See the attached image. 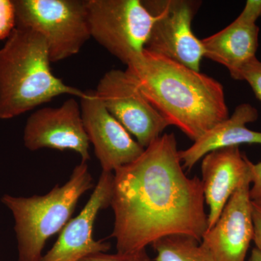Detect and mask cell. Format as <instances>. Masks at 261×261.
Masks as SVG:
<instances>
[{"instance_id": "e0dca14e", "label": "cell", "mask_w": 261, "mask_h": 261, "mask_svg": "<svg viewBox=\"0 0 261 261\" xmlns=\"http://www.w3.org/2000/svg\"><path fill=\"white\" fill-rule=\"evenodd\" d=\"M234 80L247 82L255 97L261 102V61L257 57L252 58L240 68Z\"/></svg>"}, {"instance_id": "2e32d148", "label": "cell", "mask_w": 261, "mask_h": 261, "mask_svg": "<svg viewBox=\"0 0 261 261\" xmlns=\"http://www.w3.org/2000/svg\"><path fill=\"white\" fill-rule=\"evenodd\" d=\"M152 246L155 261H216L200 241L188 235L166 237Z\"/></svg>"}, {"instance_id": "3957f363", "label": "cell", "mask_w": 261, "mask_h": 261, "mask_svg": "<svg viewBox=\"0 0 261 261\" xmlns=\"http://www.w3.org/2000/svg\"><path fill=\"white\" fill-rule=\"evenodd\" d=\"M50 63L40 34L13 31L0 49V119H11L63 94L84 97L85 92L53 74Z\"/></svg>"}, {"instance_id": "9c48e42d", "label": "cell", "mask_w": 261, "mask_h": 261, "mask_svg": "<svg viewBox=\"0 0 261 261\" xmlns=\"http://www.w3.org/2000/svg\"><path fill=\"white\" fill-rule=\"evenodd\" d=\"M24 145L31 151L48 148L72 150L83 162L90 159L89 140L80 105L69 98L60 107L37 110L29 117L23 132Z\"/></svg>"}, {"instance_id": "277c9868", "label": "cell", "mask_w": 261, "mask_h": 261, "mask_svg": "<svg viewBox=\"0 0 261 261\" xmlns=\"http://www.w3.org/2000/svg\"><path fill=\"white\" fill-rule=\"evenodd\" d=\"M87 162L77 165L63 186L56 185L44 195H5L1 202L13 214L18 261H39L44 245L70 221L82 195L94 189Z\"/></svg>"}, {"instance_id": "9a60e30c", "label": "cell", "mask_w": 261, "mask_h": 261, "mask_svg": "<svg viewBox=\"0 0 261 261\" xmlns=\"http://www.w3.org/2000/svg\"><path fill=\"white\" fill-rule=\"evenodd\" d=\"M258 111L249 103L235 108L232 116L220 122L194 142L193 145L179 150L182 166L190 170L209 152L244 144L261 145V132L247 128V124L256 121Z\"/></svg>"}, {"instance_id": "d6986e66", "label": "cell", "mask_w": 261, "mask_h": 261, "mask_svg": "<svg viewBox=\"0 0 261 261\" xmlns=\"http://www.w3.org/2000/svg\"><path fill=\"white\" fill-rule=\"evenodd\" d=\"M80 261H150L147 251L132 255H123L116 252V254H108L99 252L94 255L84 257Z\"/></svg>"}, {"instance_id": "6da1fadb", "label": "cell", "mask_w": 261, "mask_h": 261, "mask_svg": "<svg viewBox=\"0 0 261 261\" xmlns=\"http://www.w3.org/2000/svg\"><path fill=\"white\" fill-rule=\"evenodd\" d=\"M174 134H163L134 162L114 171L111 238L132 255L171 235L201 242L207 229L202 181L184 171Z\"/></svg>"}, {"instance_id": "5bb4252c", "label": "cell", "mask_w": 261, "mask_h": 261, "mask_svg": "<svg viewBox=\"0 0 261 261\" xmlns=\"http://www.w3.org/2000/svg\"><path fill=\"white\" fill-rule=\"evenodd\" d=\"M202 159L201 181L209 208V230L219 219L231 195L247 178L251 177L252 162L238 146L213 151Z\"/></svg>"}, {"instance_id": "ac0fdd59", "label": "cell", "mask_w": 261, "mask_h": 261, "mask_svg": "<svg viewBox=\"0 0 261 261\" xmlns=\"http://www.w3.org/2000/svg\"><path fill=\"white\" fill-rule=\"evenodd\" d=\"M16 27L15 6L11 0H0V40L8 39Z\"/></svg>"}, {"instance_id": "8fae6325", "label": "cell", "mask_w": 261, "mask_h": 261, "mask_svg": "<svg viewBox=\"0 0 261 261\" xmlns=\"http://www.w3.org/2000/svg\"><path fill=\"white\" fill-rule=\"evenodd\" d=\"M113 186L114 173L102 171L80 214L67 223L56 244L39 261H80L111 249L109 243L94 240L93 228L99 213L111 206Z\"/></svg>"}, {"instance_id": "7a4b0ae2", "label": "cell", "mask_w": 261, "mask_h": 261, "mask_svg": "<svg viewBox=\"0 0 261 261\" xmlns=\"http://www.w3.org/2000/svg\"><path fill=\"white\" fill-rule=\"evenodd\" d=\"M126 72L167 121L195 142L229 117L217 80L145 49Z\"/></svg>"}, {"instance_id": "44dd1931", "label": "cell", "mask_w": 261, "mask_h": 261, "mask_svg": "<svg viewBox=\"0 0 261 261\" xmlns=\"http://www.w3.org/2000/svg\"><path fill=\"white\" fill-rule=\"evenodd\" d=\"M252 219L254 224L253 241L261 251V204L252 201Z\"/></svg>"}, {"instance_id": "ba28073f", "label": "cell", "mask_w": 261, "mask_h": 261, "mask_svg": "<svg viewBox=\"0 0 261 261\" xmlns=\"http://www.w3.org/2000/svg\"><path fill=\"white\" fill-rule=\"evenodd\" d=\"M95 92L108 112L145 149L170 126L126 70H111L105 73Z\"/></svg>"}, {"instance_id": "52a82bcc", "label": "cell", "mask_w": 261, "mask_h": 261, "mask_svg": "<svg viewBox=\"0 0 261 261\" xmlns=\"http://www.w3.org/2000/svg\"><path fill=\"white\" fill-rule=\"evenodd\" d=\"M143 3L155 15L145 49L200 71L205 51L202 41L196 37L192 29L198 3L187 0Z\"/></svg>"}, {"instance_id": "7c38bea8", "label": "cell", "mask_w": 261, "mask_h": 261, "mask_svg": "<svg viewBox=\"0 0 261 261\" xmlns=\"http://www.w3.org/2000/svg\"><path fill=\"white\" fill-rule=\"evenodd\" d=\"M247 178L231 195L221 216L202 236L201 244L216 261H245L253 241L254 224Z\"/></svg>"}, {"instance_id": "8992f818", "label": "cell", "mask_w": 261, "mask_h": 261, "mask_svg": "<svg viewBox=\"0 0 261 261\" xmlns=\"http://www.w3.org/2000/svg\"><path fill=\"white\" fill-rule=\"evenodd\" d=\"M91 38L128 65L143 53L155 20L140 0H87Z\"/></svg>"}, {"instance_id": "7402d4cb", "label": "cell", "mask_w": 261, "mask_h": 261, "mask_svg": "<svg viewBox=\"0 0 261 261\" xmlns=\"http://www.w3.org/2000/svg\"><path fill=\"white\" fill-rule=\"evenodd\" d=\"M248 261H261V251L256 247L252 249Z\"/></svg>"}, {"instance_id": "ffe728a7", "label": "cell", "mask_w": 261, "mask_h": 261, "mask_svg": "<svg viewBox=\"0 0 261 261\" xmlns=\"http://www.w3.org/2000/svg\"><path fill=\"white\" fill-rule=\"evenodd\" d=\"M252 182L250 189V199L261 204V161L251 164Z\"/></svg>"}, {"instance_id": "5b68a950", "label": "cell", "mask_w": 261, "mask_h": 261, "mask_svg": "<svg viewBox=\"0 0 261 261\" xmlns=\"http://www.w3.org/2000/svg\"><path fill=\"white\" fill-rule=\"evenodd\" d=\"M15 28L29 29L47 42L51 63L80 53L91 38L87 1L13 0Z\"/></svg>"}, {"instance_id": "4fadbf2b", "label": "cell", "mask_w": 261, "mask_h": 261, "mask_svg": "<svg viewBox=\"0 0 261 261\" xmlns=\"http://www.w3.org/2000/svg\"><path fill=\"white\" fill-rule=\"evenodd\" d=\"M261 17V0H247L240 15L226 28L201 39L205 58L227 68L235 80L245 63L256 57Z\"/></svg>"}, {"instance_id": "30bf717a", "label": "cell", "mask_w": 261, "mask_h": 261, "mask_svg": "<svg viewBox=\"0 0 261 261\" xmlns=\"http://www.w3.org/2000/svg\"><path fill=\"white\" fill-rule=\"evenodd\" d=\"M80 100L84 128L102 171L114 172L143 153L145 148L108 112L95 91H87Z\"/></svg>"}]
</instances>
